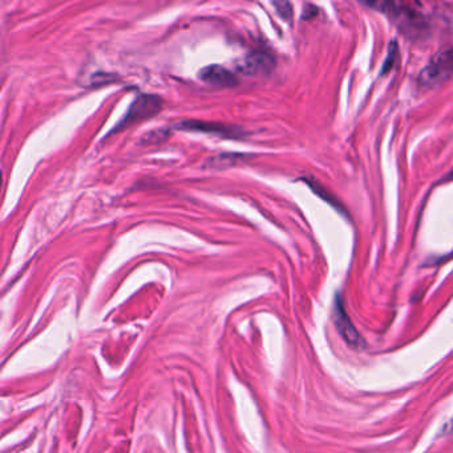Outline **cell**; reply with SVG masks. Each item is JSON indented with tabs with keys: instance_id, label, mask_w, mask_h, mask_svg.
<instances>
[{
	"instance_id": "10",
	"label": "cell",
	"mask_w": 453,
	"mask_h": 453,
	"mask_svg": "<svg viewBox=\"0 0 453 453\" xmlns=\"http://www.w3.org/2000/svg\"><path fill=\"white\" fill-rule=\"evenodd\" d=\"M449 431H453V419L451 420V423H449Z\"/></svg>"
},
{
	"instance_id": "5",
	"label": "cell",
	"mask_w": 453,
	"mask_h": 453,
	"mask_svg": "<svg viewBox=\"0 0 453 453\" xmlns=\"http://www.w3.org/2000/svg\"><path fill=\"white\" fill-rule=\"evenodd\" d=\"M275 67V58L265 51H254L245 57L242 70L248 75H267Z\"/></svg>"
},
{
	"instance_id": "4",
	"label": "cell",
	"mask_w": 453,
	"mask_h": 453,
	"mask_svg": "<svg viewBox=\"0 0 453 453\" xmlns=\"http://www.w3.org/2000/svg\"><path fill=\"white\" fill-rule=\"evenodd\" d=\"M177 128L186 132H198V133L215 134L224 138H242L243 132L236 128L219 122L195 121L188 120L177 123Z\"/></svg>"
},
{
	"instance_id": "1",
	"label": "cell",
	"mask_w": 453,
	"mask_h": 453,
	"mask_svg": "<svg viewBox=\"0 0 453 453\" xmlns=\"http://www.w3.org/2000/svg\"><path fill=\"white\" fill-rule=\"evenodd\" d=\"M453 46L444 48L433 56L419 75V85L423 88H435L452 76Z\"/></svg>"
},
{
	"instance_id": "2",
	"label": "cell",
	"mask_w": 453,
	"mask_h": 453,
	"mask_svg": "<svg viewBox=\"0 0 453 453\" xmlns=\"http://www.w3.org/2000/svg\"><path fill=\"white\" fill-rule=\"evenodd\" d=\"M161 109H162V100L159 96H153V94L138 96L129 106L124 118L114 128V133L121 132L137 122L145 121L147 118L155 117L156 114H159Z\"/></svg>"
},
{
	"instance_id": "9",
	"label": "cell",
	"mask_w": 453,
	"mask_h": 453,
	"mask_svg": "<svg viewBox=\"0 0 453 453\" xmlns=\"http://www.w3.org/2000/svg\"><path fill=\"white\" fill-rule=\"evenodd\" d=\"M397 52H399V48H397V42L394 40V42L389 44V46H388V55H387L385 64H383V68H382V75L389 73V70L397 64Z\"/></svg>"
},
{
	"instance_id": "7",
	"label": "cell",
	"mask_w": 453,
	"mask_h": 453,
	"mask_svg": "<svg viewBox=\"0 0 453 453\" xmlns=\"http://www.w3.org/2000/svg\"><path fill=\"white\" fill-rule=\"evenodd\" d=\"M362 4L373 8L375 11L380 12L385 16H389L392 19H400L401 11L395 4L394 0H359Z\"/></svg>"
},
{
	"instance_id": "6",
	"label": "cell",
	"mask_w": 453,
	"mask_h": 453,
	"mask_svg": "<svg viewBox=\"0 0 453 453\" xmlns=\"http://www.w3.org/2000/svg\"><path fill=\"white\" fill-rule=\"evenodd\" d=\"M200 78L218 88H230L238 84V78L226 68L221 66H209L200 72Z\"/></svg>"
},
{
	"instance_id": "8",
	"label": "cell",
	"mask_w": 453,
	"mask_h": 453,
	"mask_svg": "<svg viewBox=\"0 0 453 453\" xmlns=\"http://www.w3.org/2000/svg\"><path fill=\"white\" fill-rule=\"evenodd\" d=\"M275 10H277V13L286 20V22H290L293 19V6L289 0H274L272 1Z\"/></svg>"
},
{
	"instance_id": "3",
	"label": "cell",
	"mask_w": 453,
	"mask_h": 453,
	"mask_svg": "<svg viewBox=\"0 0 453 453\" xmlns=\"http://www.w3.org/2000/svg\"><path fill=\"white\" fill-rule=\"evenodd\" d=\"M334 322L337 326V330L339 332L342 338L352 349H361L364 346V341L356 328L354 326L351 318L349 317L347 311L343 306V302L340 297H337L335 306H334Z\"/></svg>"
},
{
	"instance_id": "11",
	"label": "cell",
	"mask_w": 453,
	"mask_h": 453,
	"mask_svg": "<svg viewBox=\"0 0 453 453\" xmlns=\"http://www.w3.org/2000/svg\"><path fill=\"white\" fill-rule=\"evenodd\" d=\"M449 178H451V179H453V171L452 173H451V175H449Z\"/></svg>"
}]
</instances>
